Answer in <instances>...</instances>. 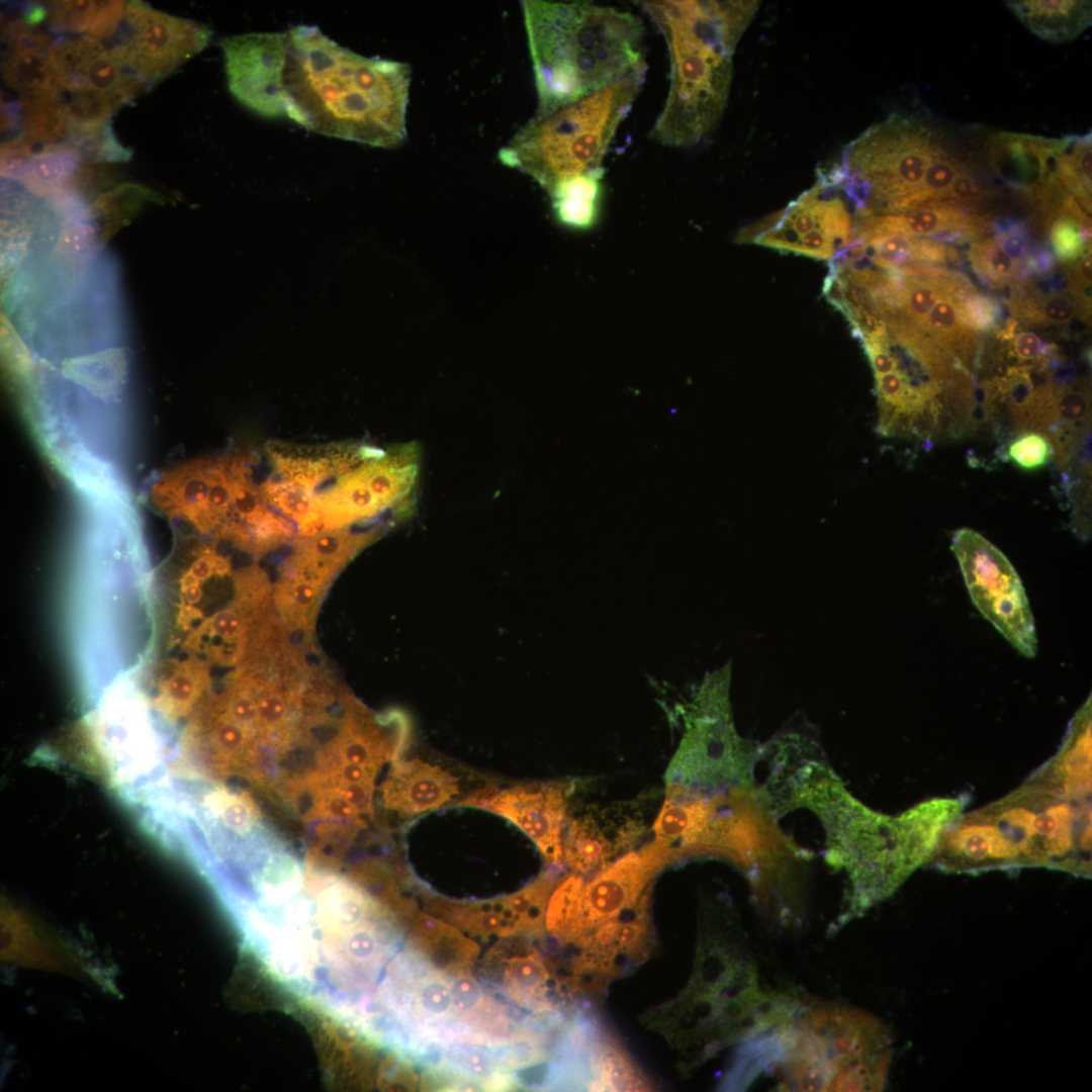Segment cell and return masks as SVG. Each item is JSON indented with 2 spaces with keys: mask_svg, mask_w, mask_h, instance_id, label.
I'll return each instance as SVG.
<instances>
[{
  "mask_svg": "<svg viewBox=\"0 0 1092 1092\" xmlns=\"http://www.w3.org/2000/svg\"><path fill=\"white\" fill-rule=\"evenodd\" d=\"M285 34V117L315 133L377 148L405 140L407 64L361 56L315 25H297Z\"/></svg>",
  "mask_w": 1092,
  "mask_h": 1092,
  "instance_id": "obj_1",
  "label": "cell"
},
{
  "mask_svg": "<svg viewBox=\"0 0 1092 1092\" xmlns=\"http://www.w3.org/2000/svg\"><path fill=\"white\" fill-rule=\"evenodd\" d=\"M945 873L1043 867L1091 875V801L1024 782L1003 798L962 813L930 859Z\"/></svg>",
  "mask_w": 1092,
  "mask_h": 1092,
  "instance_id": "obj_2",
  "label": "cell"
},
{
  "mask_svg": "<svg viewBox=\"0 0 1092 1092\" xmlns=\"http://www.w3.org/2000/svg\"><path fill=\"white\" fill-rule=\"evenodd\" d=\"M966 803V797L933 798L892 817L853 798L834 771L814 781L800 798V807L816 813L825 828L827 860L848 874L853 912L887 899L930 861L941 833Z\"/></svg>",
  "mask_w": 1092,
  "mask_h": 1092,
  "instance_id": "obj_3",
  "label": "cell"
},
{
  "mask_svg": "<svg viewBox=\"0 0 1092 1092\" xmlns=\"http://www.w3.org/2000/svg\"><path fill=\"white\" fill-rule=\"evenodd\" d=\"M538 95L545 115L646 73L645 29L629 11L587 1H521Z\"/></svg>",
  "mask_w": 1092,
  "mask_h": 1092,
  "instance_id": "obj_4",
  "label": "cell"
},
{
  "mask_svg": "<svg viewBox=\"0 0 1092 1092\" xmlns=\"http://www.w3.org/2000/svg\"><path fill=\"white\" fill-rule=\"evenodd\" d=\"M661 34L670 61V83L649 138L666 147L703 141L726 107L732 55L757 1L641 2Z\"/></svg>",
  "mask_w": 1092,
  "mask_h": 1092,
  "instance_id": "obj_5",
  "label": "cell"
},
{
  "mask_svg": "<svg viewBox=\"0 0 1092 1092\" xmlns=\"http://www.w3.org/2000/svg\"><path fill=\"white\" fill-rule=\"evenodd\" d=\"M637 74L545 115H535L498 151V160L549 191L602 167L644 83Z\"/></svg>",
  "mask_w": 1092,
  "mask_h": 1092,
  "instance_id": "obj_6",
  "label": "cell"
},
{
  "mask_svg": "<svg viewBox=\"0 0 1092 1092\" xmlns=\"http://www.w3.org/2000/svg\"><path fill=\"white\" fill-rule=\"evenodd\" d=\"M946 152L925 114L894 113L851 141L825 174L853 202L856 218L897 213L916 206L927 169Z\"/></svg>",
  "mask_w": 1092,
  "mask_h": 1092,
  "instance_id": "obj_7",
  "label": "cell"
},
{
  "mask_svg": "<svg viewBox=\"0 0 1092 1092\" xmlns=\"http://www.w3.org/2000/svg\"><path fill=\"white\" fill-rule=\"evenodd\" d=\"M776 818L764 789L752 785L716 793L682 792L665 797L653 832L681 857L716 852L748 864L775 845L791 844L782 841Z\"/></svg>",
  "mask_w": 1092,
  "mask_h": 1092,
  "instance_id": "obj_8",
  "label": "cell"
},
{
  "mask_svg": "<svg viewBox=\"0 0 1092 1092\" xmlns=\"http://www.w3.org/2000/svg\"><path fill=\"white\" fill-rule=\"evenodd\" d=\"M953 552L975 607L1022 655L1036 654L1034 619L1022 581L1009 559L980 533L962 528Z\"/></svg>",
  "mask_w": 1092,
  "mask_h": 1092,
  "instance_id": "obj_9",
  "label": "cell"
},
{
  "mask_svg": "<svg viewBox=\"0 0 1092 1092\" xmlns=\"http://www.w3.org/2000/svg\"><path fill=\"white\" fill-rule=\"evenodd\" d=\"M665 775L666 788L716 793L751 786L755 750L735 733L723 699L702 700Z\"/></svg>",
  "mask_w": 1092,
  "mask_h": 1092,
  "instance_id": "obj_10",
  "label": "cell"
},
{
  "mask_svg": "<svg viewBox=\"0 0 1092 1092\" xmlns=\"http://www.w3.org/2000/svg\"><path fill=\"white\" fill-rule=\"evenodd\" d=\"M572 785L566 781L487 786L458 798L457 806L476 808L504 817L520 828L552 868L564 864L563 838L571 815Z\"/></svg>",
  "mask_w": 1092,
  "mask_h": 1092,
  "instance_id": "obj_11",
  "label": "cell"
},
{
  "mask_svg": "<svg viewBox=\"0 0 1092 1092\" xmlns=\"http://www.w3.org/2000/svg\"><path fill=\"white\" fill-rule=\"evenodd\" d=\"M124 20L126 36L110 51L147 88L172 74L211 39L204 24L142 2L126 4Z\"/></svg>",
  "mask_w": 1092,
  "mask_h": 1092,
  "instance_id": "obj_12",
  "label": "cell"
},
{
  "mask_svg": "<svg viewBox=\"0 0 1092 1092\" xmlns=\"http://www.w3.org/2000/svg\"><path fill=\"white\" fill-rule=\"evenodd\" d=\"M677 858L673 847L653 839L584 881L574 921L562 943L580 946L597 926L632 907L655 876Z\"/></svg>",
  "mask_w": 1092,
  "mask_h": 1092,
  "instance_id": "obj_13",
  "label": "cell"
},
{
  "mask_svg": "<svg viewBox=\"0 0 1092 1092\" xmlns=\"http://www.w3.org/2000/svg\"><path fill=\"white\" fill-rule=\"evenodd\" d=\"M220 47L232 95L262 117H285L282 100L285 32L232 35L222 38Z\"/></svg>",
  "mask_w": 1092,
  "mask_h": 1092,
  "instance_id": "obj_14",
  "label": "cell"
},
{
  "mask_svg": "<svg viewBox=\"0 0 1092 1092\" xmlns=\"http://www.w3.org/2000/svg\"><path fill=\"white\" fill-rule=\"evenodd\" d=\"M483 970L511 1005L531 1016L562 1015L577 991L571 976H559L555 965L530 945L515 950L495 945L486 953Z\"/></svg>",
  "mask_w": 1092,
  "mask_h": 1092,
  "instance_id": "obj_15",
  "label": "cell"
},
{
  "mask_svg": "<svg viewBox=\"0 0 1092 1092\" xmlns=\"http://www.w3.org/2000/svg\"><path fill=\"white\" fill-rule=\"evenodd\" d=\"M827 189L826 183L818 177L811 189L787 207L744 228L739 233L738 241L795 253L803 236L815 230H824L848 246L853 229L852 216L844 201L827 195Z\"/></svg>",
  "mask_w": 1092,
  "mask_h": 1092,
  "instance_id": "obj_16",
  "label": "cell"
},
{
  "mask_svg": "<svg viewBox=\"0 0 1092 1092\" xmlns=\"http://www.w3.org/2000/svg\"><path fill=\"white\" fill-rule=\"evenodd\" d=\"M1062 138L998 131L988 138L986 156L991 169L1006 183L1049 202L1062 195Z\"/></svg>",
  "mask_w": 1092,
  "mask_h": 1092,
  "instance_id": "obj_17",
  "label": "cell"
},
{
  "mask_svg": "<svg viewBox=\"0 0 1092 1092\" xmlns=\"http://www.w3.org/2000/svg\"><path fill=\"white\" fill-rule=\"evenodd\" d=\"M607 809L570 815L563 838V857L571 872L594 876L623 855L642 833L640 823L628 817L621 821L620 815L617 819Z\"/></svg>",
  "mask_w": 1092,
  "mask_h": 1092,
  "instance_id": "obj_18",
  "label": "cell"
},
{
  "mask_svg": "<svg viewBox=\"0 0 1092 1092\" xmlns=\"http://www.w3.org/2000/svg\"><path fill=\"white\" fill-rule=\"evenodd\" d=\"M460 780L449 769L420 757L392 761L380 788L385 809L399 818L412 819L455 803Z\"/></svg>",
  "mask_w": 1092,
  "mask_h": 1092,
  "instance_id": "obj_19",
  "label": "cell"
},
{
  "mask_svg": "<svg viewBox=\"0 0 1092 1092\" xmlns=\"http://www.w3.org/2000/svg\"><path fill=\"white\" fill-rule=\"evenodd\" d=\"M987 226L984 215L956 200L931 201L890 214L856 218L852 238L896 233L924 239H968L981 236Z\"/></svg>",
  "mask_w": 1092,
  "mask_h": 1092,
  "instance_id": "obj_20",
  "label": "cell"
},
{
  "mask_svg": "<svg viewBox=\"0 0 1092 1092\" xmlns=\"http://www.w3.org/2000/svg\"><path fill=\"white\" fill-rule=\"evenodd\" d=\"M1026 783L1073 799L1091 797V697L1070 722L1058 752Z\"/></svg>",
  "mask_w": 1092,
  "mask_h": 1092,
  "instance_id": "obj_21",
  "label": "cell"
},
{
  "mask_svg": "<svg viewBox=\"0 0 1092 1092\" xmlns=\"http://www.w3.org/2000/svg\"><path fill=\"white\" fill-rule=\"evenodd\" d=\"M404 919L408 944L431 965L450 975L470 973L479 947L445 920L415 908Z\"/></svg>",
  "mask_w": 1092,
  "mask_h": 1092,
  "instance_id": "obj_22",
  "label": "cell"
},
{
  "mask_svg": "<svg viewBox=\"0 0 1092 1092\" xmlns=\"http://www.w3.org/2000/svg\"><path fill=\"white\" fill-rule=\"evenodd\" d=\"M1006 4L1033 34L1051 42L1070 41L1091 25V1L1016 0Z\"/></svg>",
  "mask_w": 1092,
  "mask_h": 1092,
  "instance_id": "obj_23",
  "label": "cell"
},
{
  "mask_svg": "<svg viewBox=\"0 0 1092 1092\" xmlns=\"http://www.w3.org/2000/svg\"><path fill=\"white\" fill-rule=\"evenodd\" d=\"M603 167L557 183L549 191L558 221L586 230L597 222L602 195Z\"/></svg>",
  "mask_w": 1092,
  "mask_h": 1092,
  "instance_id": "obj_24",
  "label": "cell"
},
{
  "mask_svg": "<svg viewBox=\"0 0 1092 1092\" xmlns=\"http://www.w3.org/2000/svg\"><path fill=\"white\" fill-rule=\"evenodd\" d=\"M1059 160V181L1083 205L1091 210L1092 135L1069 134L1062 138Z\"/></svg>",
  "mask_w": 1092,
  "mask_h": 1092,
  "instance_id": "obj_25",
  "label": "cell"
},
{
  "mask_svg": "<svg viewBox=\"0 0 1092 1092\" xmlns=\"http://www.w3.org/2000/svg\"><path fill=\"white\" fill-rule=\"evenodd\" d=\"M1090 225L1088 213L1077 200L1071 194L1064 197L1050 234L1056 256L1061 261H1075L1087 251Z\"/></svg>",
  "mask_w": 1092,
  "mask_h": 1092,
  "instance_id": "obj_26",
  "label": "cell"
},
{
  "mask_svg": "<svg viewBox=\"0 0 1092 1092\" xmlns=\"http://www.w3.org/2000/svg\"><path fill=\"white\" fill-rule=\"evenodd\" d=\"M972 172L973 169L965 160L947 151L927 169L916 206L931 201L954 200L959 182Z\"/></svg>",
  "mask_w": 1092,
  "mask_h": 1092,
  "instance_id": "obj_27",
  "label": "cell"
},
{
  "mask_svg": "<svg viewBox=\"0 0 1092 1092\" xmlns=\"http://www.w3.org/2000/svg\"><path fill=\"white\" fill-rule=\"evenodd\" d=\"M584 877L570 872L559 879L547 904L545 930L562 943L576 913L577 901Z\"/></svg>",
  "mask_w": 1092,
  "mask_h": 1092,
  "instance_id": "obj_28",
  "label": "cell"
},
{
  "mask_svg": "<svg viewBox=\"0 0 1092 1092\" xmlns=\"http://www.w3.org/2000/svg\"><path fill=\"white\" fill-rule=\"evenodd\" d=\"M1054 455L1050 440L1041 433L1026 431L1007 444L1003 458L1023 470L1046 466Z\"/></svg>",
  "mask_w": 1092,
  "mask_h": 1092,
  "instance_id": "obj_29",
  "label": "cell"
},
{
  "mask_svg": "<svg viewBox=\"0 0 1092 1092\" xmlns=\"http://www.w3.org/2000/svg\"><path fill=\"white\" fill-rule=\"evenodd\" d=\"M972 263L986 278L1003 282L1015 276L1018 265L998 240L987 239L974 244L970 253Z\"/></svg>",
  "mask_w": 1092,
  "mask_h": 1092,
  "instance_id": "obj_30",
  "label": "cell"
},
{
  "mask_svg": "<svg viewBox=\"0 0 1092 1092\" xmlns=\"http://www.w3.org/2000/svg\"><path fill=\"white\" fill-rule=\"evenodd\" d=\"M960 313L967 326L974 331L990 329L997 316L996 306L989 298L968 291L966 295L962 294Z\"/></svg>",
  "mask_w": 1092,
  "mask_h": 1092,
  "instance_id": "obj_31",
  "label": "cell"
},
{
  "mask_svg": "<svg viewBox=\"0 0 1092 1092\" xmlns=\"http://www.w3.org/2000/svg\"><path fill=\"white\" fill-rule=\"evenodd\" d=\"M1039 313L1046 322L1063 326L1080 313V304L1067 294L1054 293L1042 298Z\"/></svg>",
  "mask_w": 1092,
  "mask_h": 1092,
  "instance_id": "obj_32",
  "label": "cell"
},
{
  "mask_svg": "<svg viewBox=\"0 0 1092 1092\" xmlns=\"http://www.w3.org/2000/svg\"><path fill=\"white\" fill-rule=\"evenodd\" d=\"M1013 351L1019 360L1031 361L1037 360L1044 355L1045 347L1036 334L1023 331L1015 335L1013 340Z\"/></svg>",
  "mask_w": 1092,
  "mask_h": 1092,
  "instance_id": "obj_33",
  "label": "cell"
},
{
  "mask_svg": "<svg viewBox=\"0 0 1092 1092\" xmlns=\"http://www.w3.org/2000/svg\"><path fill=\"white\" fill-rule=\"evenodd\" d=\"M1076 285L1086 288L1091 285V249L1084 253L1076 268Z\"/></svg>",
  "mask_w": 1092,
  "mask_h": 1092,
  "instance_id": "obj_34",
  "label": "cell"
}]
</instances>
